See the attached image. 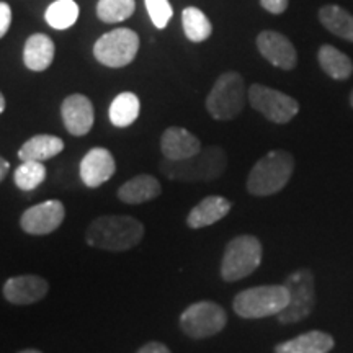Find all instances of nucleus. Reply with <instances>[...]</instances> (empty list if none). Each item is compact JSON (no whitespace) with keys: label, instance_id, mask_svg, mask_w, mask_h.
I'll list each match as a JSON object with an SVG mask.
<instances>
[{"label":"nucleus","instance_id":"f257e3e1","mask_svg":"<svg viewBox=\"0 0 353 353\" xmlns=\"http://www.w3.org/2000/svg\"><path fill=\"white\" fill-rule=\"evenodd\" d=\"M144 237V224L132 216H100L85 232L87 244L100 250L123 252L138 245Z\"/></svg>","mask_w":353,"mask_h":353},{"label":"nucleus","instance_id":"f03ea898","mask_svg":"<svg viewBox=\"0 0 353 353\" xmlns=\"http://www.w3.org/2000/svg\"><path fill=\"white\" fill-rule=\"evenodd\" d=\"M228 167L226 152L219 145H208L195 156L183 161H164L159 164V170L167 179L176 182H211L219 179Z\"/></svg>","mask_w":353,"mask_h":353},{"label":"nucleus","instance_id":"7ed1b4c3","mask_svg":"<svg viewBox=\"0 0 353 353\" xmlns=\"http://www.w3.org/2000/svg\"><path fill=\"white\" fill-rule=\"evenodd\" d=\"M294 170V159L290 152L272 151L257 161L247 176V190L255 196H270L281 192Z\"/></svg>","mask_w":353,"mask_h":353},{"label":"nucleus","instance_id":"20e7f679","mask_svg":"<svg viewBox=\"0 0 353 353\" xmlns=\"http://www.w3.org/2000/svg\"><path fill=\"white\" fill-rule=\"evenodd\" d=\"M290 294L285 285H265L244 290L234 298L232 307L244 319L278 316L288 306Z\"/></svg>","mask_w":353,"mask_h":353},{"label":"nucleus","instance_id":"39448f33","mask_svg":"<svg viewBox=\"0 0 353 353\" xmlns=\"http://www.w3.org/2000/svg\"><path fill=\"white\" fill-rule=\"evenodd\" d=\"M262 263V244L255 236H237L228 242L221 260V276L224 281H239L252 275Z\"/></svg>","mask_w":353,"mask_h":353},{"label":"nucleus","instance_id":"423d86ee","mask_svg":"<svg viewBox=\"0 0 353 353\" xmlns=\"http://www.w3.org/2000/svg\"><path fill=\"white\" fill-rule=\"evenodd\" d=\"M245 103L244 79L239 72H224L216 79L206 99V110L214 120L229 121L236 118Z\"/></svg>","mask_w":353,"mask_h":353},{"label":"nucleus","instance_id":"0eeeda50","mask_svg":"<svg viewBox=\"0 0 353 353\" xmlns=\"http://www.w3.org/2000/svg\"><path fill=\"white\" fill-rule=\"evenodd\" d=\"M286 290H288L290 301L283 311L278 314V322L281 324H294L311 314L316 303L314 291V275L307 268H299V270L290 273L285 278Z\"/></svg>","mask_w":353,"mask_h":353},{"label":"nucleus","instance_id":"6e6552de","mask_svg":"<svg viewBox=\"0 0 353 353\" xmlns=\"http://www.w3.org/2000/svg\"><path fill=\"white\" fill-rule=\"evenodd\" d=\"M139 51V37L130 28H117L97 39L94 56L107 68H125Z\"/></svg>","mask_w":353,"mask_h":353},{"label":"nucleus","instance_id":"1a4fd4ad","mask_svg":"<svg viewBox=\"0 0 353 353\" xmlns=\"http://www.w3.org/2000/svg\"><path fill=\"white\" fill-rule=\"evenodd\" d=\"M228 314L223 306L213 301L190 304L180 316V329L192 339H208L226 327Z\"/></svg>","mask_w":353,"mask_h":353},{"label":"nucleus","instance_id":"9d476101","mask_svg":"<svg viewBox=\"0 0 353 353\" xmlns=\"http://www.w3.org/2000/svg\"><path fill=\"white\" fill-rule=\"evenodd\" d=\"M247 97L254 110H257L268 121L276 123V125L290 123L299 112V103L293 97L275 88L260 85V83L250 85Z\"/></svg>","mask_w":353,"mask_h":353},{"label":"nucleus","instance_id":"9b49d317","mask_svg":"<svg viewBox=\"0 0 353 353\" xmlns=\"http://www.w3.org/2000/svg\"><path fill=\"white\" fill-rule=\"evenodd\" d=\"M65 208L59 200H48L32 206L21 214L20 226L32 236H46L63 224Z\"/></svg>","mask_w":353,"mask_h":353},{"label":"nucleus","instance_id":"f8f14e48","mask_svg":"<svg viewBox=\"0 0 353 353\" xmlns=\"http://www.w3.org/2000/svg\"><path fill=\"white\" fill-rule=\"evenodd\" d=\"M257 48L265 59L278 69L291 70L298 64V52L285 34L265 30L257 37Z\"/></svg>","mask_w":353,"mask_h":353},{"label":"nucleus","instance_id":"ddd939ff","mask_svg":"<svg viewBox=\"0 0 353 353\" xmlns=\"http://www.w3.org/2000/svg\"><path fill=\"white\" fill-rule=\"evenodd\" d=\"M50 291V283L38 275H20L8 278L3 285V298L17 306L38 303Z\"/></svg>","mask_w":353,"mask_h":353},{"label":"nucleus","instance_id":"4468645a","mask_svg":"<svg viewBox=\"0 0 353 353\" xmlns=\"http://www.w3.org/2000/svg\"><path fill=\"white\" fill-rule=\"evenodd\" d=\"M114 170H117V162H114L113 154L105 148L90 149L82 157L81 167H79L82 182L88 188H97L108 182Z\"/></svg>","mask_w":353,"mask_h":353},{"label":"nucleus","instance_id":"2eb2a0df","mask_svg":"<svg viewBox=\"0 0 353 353\" xmlns=\"http://www.w3.org/2000/svg\"><path fill=\"white\" fill-rule=\"evenodd\" d=\"M61 114L65 130L72 136H85L94 126V105L82 94L69 95L61 105Z\"/></svg>","mask_w":353,"mask_h":353},{"label":"nucleus","instance_id":"dca6fc26","mask_svg":"<svg viewBox=\"0 0 353 353\" xmlns=\"http://www.w3.org/2000/svg\"><path fill=\"white\" fill-rule=\"evenodd\" d=\"M201 143L185 128L170 126L162 132L161 151L169 161H183L201 151Z\"/></svg>","mask_w":353,"mask_h":353},{"label":"nucleus","instance_id":"f3484780","mask_svg":"<svg viewBox=\"0 0 353 353\" xmlns=\"http://www.w3.org/2000/svg\"><path fill=\"white\" fill-rule=\"evenodd\" d=\"M162 193V185L154 175L139 174L118 188L117 196L126 205H141L151 201Z\"/></svg>","mask_w":353,"mask_h":353},{"label":"nucleus","instance_id":"a211bd4d","mask_svg":"<svg viewBox=\"0 0 353 353\" xmlns=\"http://www.w3.org/2000/svg\"><path fill=\"white\" fill-rule=\"evenodd\" d=\"M232 203L224 196H206L192 208L187 216V224L192 229H201L226 218Z\"/></svg>","mask_w":353,"mask_h":353},{"label":"nucleus","instance_id":"6ab92c4d","mask_svg":"<svg viewBox=\"0 0 353 353\" xmlns=\"http://www.w3.org/2000/svg\"><path fill=\"white\" fill-rule=\"evenodd\" d=\"M54 43L43 33L32 34L25 43L23 63L33 72H43L52 64L54 59Z\"/></svg>","mask_w":353,"mask_h":353},{"label":"nucleus","instance_id":"aec40b11","mask_svg":"<svg viewBox=\"0 0 353 353\" xmlns=\"http://www.w3.org/2000/svg\"><path fill=\"white\" fill-rule=\"evenodd\" d=\"M334 348V339L321 330L301 334L275 347V353H329Z\"/></svg>","mask_w":353,"mask_h":353},{"label":"nucleus","instance_id":"412c9836","mask_svg":"<svg viewBox=\"0 0 353 353\" xmlns=\"http://www.w3.org/2000/svg\"><path fill=\"white\" fill-rule=\"evenodd\" d=\"M64 151V141L52 134H37L21 145L19 157L21 161L44 162Z\"/></svg>","mask_w":353,"mask_h":353},{"label":"nucleus","instance_id":"4be33fe9","mask_svg":"<svg viewBox=\"0 0 353 353\" xmlns=\"http://www.w3.org/2000/svg\"><path fill=\"white\" fill-rule=\"evenodd\" d=\"M321 69L335 81H347L353 74V63L345 52L332 46V44H322L317 52Z\"/></svg>","mask_w":353,"mask_h":353},{"label":"nucleus","instance_id":"5701e85b","mask_svg":"<svg viewBox=\"0 0 353 353\" xmlns=\"http://www.w3.org/2000/svg\"><path fill=\"white\" fill-rule=\"evenodd\" d=\"M319 20L325 30L335 37L353 43V15L341 6H324L319 10Z\"/></svg>","mask_w":353,"mask_h":353},{"label":"nucleus","instance_id":"b1692460","mask_svg":"<svg viewBox=\"0 0 353 353\" xmlns=\"http://www.w3.org/2000/svg\"><path fill=\"white\" fill-rule=\"evenodd\" d=\"M139 113L141 101L138 95H134L132 92H123V94L114 97L108 112L110 121L117 128L131 126L139 118Z\"/></svg>","mask_w":353,"mask_h":353},{"label":"nucleus","instance_id":"393cba45","mask_svg":"<svg viewBox=\"0 0 353 353\" xmlns=\"http://www.w3.org/2000/svg\"><path fill=\"white\" fill-rule=\"evenodd\" d=\"M183 32L190 41L201 43L208 39L213 33V25L208 17L196 7H187L182 13Z\"/></svg>","mask_w":353,"mask_h":353},{"label":"nucleus","instance_id":"a878e982","mask_svg":"<svg viewBox=\"0 0 353 353\" xmlns=\"http://www.w3.org/2000/svg\"><path fill=\"white\" fill-rule=\"evenodd\" d=\"M79 19V6L74 0H56L48 7L44 20L54 30H68Z\"/></svg>","mask_w":353,"mask_h":353},{"label":"nucleus","instance_id":"bb28decb","mask_svg":"<svg viewBox=\"0 0 353 353\" xmlns=\"http://www.w3.org/2000/svg\"><path fill=\"white\" fill-rule=\"evenodd\" d=\"M15 185L23 192H32L46 180V167L38 161H23L13 174Z\"/></svg>","mask_w":353,"mask_h":353},{"label":"nucleus","instance_id":"cd10ccee","mask_svg":"<svg viewBox=\"0 0 353 353\" xmlns=\"http://www.w3.org/2000/svg\"><path fill=\"white\" fill-rule=\"evenodd\" d=\"M134 0H99L97 15L105 23H120L134 13Z\"/></svg>","mask_w":353,"mask_h":353},{"label":"nucleus","instance_id":"c85d7f7f","mask_svg":"<svg viewBox=\"0 0 353 353\" xmlns=\"http://www.w3.org/2000/svg\"><path fill=\"white\" fill-rule=\"evenodd\" d=\"M144 2L152 23L156 25L159 30L165 28L167 23H169L172 19V15H174V10H172L169 0H144Z\"/></svg>","mask_w":353,"mask_h":353},{"label":"nucleus","instance_id":"c756f323","mask_svg":"<svg viewBox=\"0 0 353 353\" xmlns=\"http://www.w3.org/2000/svg\"><path fill=\"white\" fill-rule=\"evenodd\" d=\"M12 23V8L8 3L0 2V38L6 37Z\"/></svg>","mask_w":353,"mask_h":353},{"label":"nucleus","instance_id":"7c9ffc66","mask_svg":"<svg viewBox=\"0 0 353 353\" xmlns=\"http://www.w3.org/2000/svg\"><path fill=\"white\" fill-rule=\"evenodd\" d=\"M262 7L273 15H280L288 8V0H260Z\"/></svg>","mask_w":353,"mask_h":353},{"label":"nucleus","instance_id":"2f4dec72","mask_svg":"<svg viewBox=\"0 0 353 353\" xmlns=\"http://www.w3.org/2000/svg\"><path fill=\"white\" fill-rule=\"evenodd\" d=\"M136 353H172L170 348L161 342H148Z\"/></svg>","mask_w":353,"mask_h":353},{"label":"nucleus","instance_id":"473e14b6","mask_svg":"<svg viewBox=\"0 0 353 353\" xmlns=\"http://www.w3.org/2000/svg\"><path fill=\"white\" fill-rule=\"evenodd\" d=\"M8 169H10V164H8V161L0 156V183L6 180V176L8 174Z\"/></svg>","mask_w":353,"mask_h":353},{"label":"nucleus","instance_id":"72a5a7b5","mask_svg":"<svg viewBox=\"0 0 353 353\" xmlns=\"http://www.w3.org/2000/svg\"><path fill=\"white\" fill-rule=\"evenodd\" d=\"M3 110H6V99H3L2 92H0V113H3Z\"/></svg>","mask_w":353,"mask_h":353},{"label":"nucleus","instance_id":"f704fd0d","mask_svg":"<svg viewBox=\"0 0 353 353\" xmlns=\"http://www.w3.org/2000/svg\"><path fill=\"white\" fill-rule=\"evenodd\" d=\"M19 353H43V352L34 350V348H26V350H21V352H19Z\"/></svg>","mask_w":353,"mask_h":353},{"label":"nucleus","instance_id":"c9c22d12","mask_svg":"<svg viewBox=\"0 0 353 353\" xmlns=\"http://www.w3.org/2000/svg\"><path fill=\"white\" fill-rule=\"evenodd\" d=\"M350 105H352V108H353V90H352V95H350Z\"/></svg>","mask_w":353,"mask_h":353}]
</instances>
